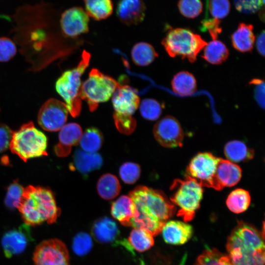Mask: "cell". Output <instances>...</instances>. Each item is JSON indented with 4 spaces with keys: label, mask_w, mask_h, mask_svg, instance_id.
I'll list each match as a JSON object with an SVG mask.
<instances>
[{
    "label": "cell",
    "mask_w": 265,
    "mask_h": 265,
    "mask_svg": "<svg viewBox=\"0 0 265 265\" xmlns=\"http://www.w3.org/2000/svg\"><path fill=\"white\" fill-rule=\"evenodd\" d=\"M226 248L233 265H265L264 234L250 224L238 222Z\"/></svg>",
    "instance_id": "1"
},
{
    "label": "cell",
    "mask_w": 265,
    "mask_h": 265,
    "mask_svg": "<svg viewBox=\"0 0 265 265\" xmlns=\"http://www.w3.org/2000/svg\"><path fill=\"white\" fill-rule=\"evenodd\" d=\"M25 224L35 226L46 222L53 224L60 214L53 192L41 186H29L17 208Z\"/></svg>",
    "instance_id": "2"
},
{
    "label": "cell",
    "mask_w": 265,
    "mask_h": 265,
    "mask_svg": "<svg viewBox=\"0 0 265 265\" xmlns=\"http://www.w3.org/2000/svg\"><path fill=\"white\" fill-rule=\"evenodd\" d=\"M90 57V54L84 50L77 66L65 71L55 83L56 92L64 100L68 112L74 117L79 116L81 111V77L89 65Z\"/></svg>",
    "instance_id": "3"
},
{
    "label": "cell",
    "mask_w": 265,
    "mask_h": 265,
    "mask_svg": "<svg viewBox=\"0 0 265 265\" xmlns=\"http://www.w3.org/2000/svg\"><path fill=\"white\" fill-rule=\"evenodd\" d=\"M134 209L165 223L176 212L177 208L161 191L139 186L129 194Z\"/></svg>",
    "instance_id": "4"
},
{
    "label": "cell",
    "mask_w": 265,
    "mask_h": 265,
    "mask_svg": "<svg viewBox=\"0 0 265 265\" xmlns=\"http://www.w3.org/2000/svg\"><path fill=\"white\" fill-rule=\"evenodd\" d=\"M172 194L170 200L178 207L177 215L185 222L191 220L200 207L203 197V186L187 176L184 180L175 179L170 186Z\"/></svg>",
    "instance_id": "5"
},
{
    "label": "cell",
    "mask_w": 265,
    "mask_h": 265,
    "mask_svg": "<svg viewBox=\"0 0 265 265\" xmlns=\"http://www.w3.org/2000/svg\"><path fill=\"white\" fill-rule=\"evenodd\" d=\"M47 138L45 134L29 122L13 132L9 148L24 161L33 158L47 156Z\"/></svg>",
    "instance_id": "6"
},
{
    "label": "cell",
    "mask_w": 265,
    "mask_h": 265,
    "mask_svg": "<svg viewBox=\"0 0 265 265\" xmlns=\"http://www.w3.org/2000/svg\"><path fill=\"white\" fill-rule=\"evenodd\" d=\"M161 44L170 56H179L192 63L196 61L197 54L207 43L190 30L176 28L167 32Z\"/></svg>",
    "instance_id": "7"
},
{
    "label": "cell",
    "mask_w": 265,
    "mask_h": 265,
    "mask_svg": "<svg viewBox=\"0 0 265 265\" xmlns=\"http://www.w3.org/2000/svg\"><path fill=\"white\" fill-rule=\"evenodd\" d=\"M119 85L112 77L93 68L88 79L81 84L80 98L87 102L90 111L93 112L97 108L99 103L109 99Z\"/></svg>",
    "instance_id": "8"
},
{
    "label": "cell",
    "mask_w": 265,
    "mask_h": 265,
    "mask_svg": "<svg viewBox=\"0 0 265 265\" xmlns=\"http://www.w3.org/2000/svg\"><path fill=\"white\" fill-rule=\"evenodd\" d=\"M220 158L211 153H200L194 157L187 167V175L203 187L214 188L215 175Z\"/></svg>",
    "instance_id": "9"
},
{
    "label": "cell",
    "mask_w": 265,
    "mask_h": 265,
    "mask_svg": "<svg viewBox=\"0 0 265 265\" xmlns=\"http://www.w3.org/2000/svg\"><path fill=\"white\" fill-rule=\"evenodd\" d=\"M35 265H69V255L65 243L57 238L41 242L33 255Z\"/></svg>",
    "instance_id": "10"
},
{
    "label": "cell",
    "mask_w": 265,
    "mask_h": 265,
    "mask_svg": "<svg viewBox=\"0 0 265 265\" xmlns=\"http://www.w3.org/2000/svg\"><path fill=\"white\" fill-rule=\"evenodd\" d=\"M68 113L65 103L52 98L47 100L40 108L38 114V122L44 130L56 132L65 125Z\"/></svg>",
    "instance_id": "11"
},
{
    "label": "cell",
    "mask_w": 265,
    "mask_h": 265,
    "mask_svg": "<svg viewBox=\"0 0 265 265\" xmlns=\"http://www.w3.org/2000/svg\"><path fill=\"white\" fill-rule=\"evenodd\" d=\"M156 140L167 148L181 147L184 132L178 120L172 116H166L158 121L153 128Z\"/></svg>",
    "instance_id": "12"
},
{
    "label": "cell",
    "mask_w": 265,
    "mask_h": 265,
    "mask_svg": "<svg viewBox=\"0 0 265 265\" xmlns=\"http://www.w3.org/2000/svg\"><path fill=\"white\" fill-rule=\"evenodd\" d=\"M89 16L82 7L74 6L65 10L60 19L62 33L66 37H77L89 30Z\"/></svg>",
    "instance_id": "13"
},
{
    "label": "cell",
    "mask_w": 265,
    "mask_h": 265,
    "mask_svg": "<svg viewBox=\"0 0 265 265\" xmlns=\"http://www.w3.org/2000/svg\"><path fill=\"white\" fill-rule=\"evenodd\" d=\"M32 240L29 227L26 224L7 231L1 240L5 256L10 258L22 253Z\"/></svg>",
    "instance_id": "14"
},
{
    "label": "cell",
    "mask_w": 265,
    "mask_h": 265,
    "mask_svg": "<svg viewBox=\"0 0 265 265\" xmlns=\"http://www.w3.org/2000/svg\"><path fill=\"white\" fill-rule=\"evenodd\" d=\"M113 115L132 116L138 108L140 98L135 91L127 85H119L112 95Z\"/></svg>",
    "instance_id": "15"
},
{
    "label": "cell",
    "mask_w": 265,
    "mask_h": 265,
    "mask_svg": "<svg viewBox=\"0 0 265 265\" xmlns=\"http://www.w3.org/2000/svg\"><path fill=\"white\" fill-rule=\"evenodd\" d=\"M242 176V171L237 164L227 159L220 158L215 175L214 188L220 190L224 187L237 185Z\"/></svg>",
    "instance_id": "16"
},
{
    "label": "cell",
    "mask_w": 265,
    "mask_h": 265,
    "mask_svg": "<svg viewBox=\"0 0 265 265\" xmlns=\"http://www.w3.org/2000/svg\"><path fill=\"white\" fill-rule=\"evenodd\" d=\"M146 6L143 0H120L116 14L121 22L127 25L142 22L145 16Z\"/></svg>",
    "instance_id": "17"
},
{
    "label": "cell",
    "mask_w": 265,
    "mask_h": 265,
    "mask_svg": "<svg viewBox=\"0 0 265 265\" xmlns=\"http://www.w3.org/2000/svg\"><path fill=\"white\" fill-rule=\"evenodd\" d=\"M59 141L54 147L57 156L65 157L71 152L72 147L77 145L82 134L81 127L75 123L65 125L60 130Z\"/></svg>",
    "instance_id": "18"
},
{
    "label": "cell",
    "mask_w": 265,
    "mask_h": 265,
    "mask_svg": "<svg viewBox=\"0 0 265 265\" xmlns=\"http://www.w3.org/2000/svg\"><path fill=\"white\" fill-rule=\"evenodd\" d=\"M165 242L172 245H181L187 241L193 233L192 226L178 220L165 222L161 230Z\"/></svg>",
    "instance_id": "19"
},
{
    "label": "cell",
    "mask_w": 265,
    "mask_h": 265,
    "mask_svg": "<svg viewBox=\"0 0 265 265\" xmlns=\"http://www.w3.org/2000/svg\"><path fill=\"white\" fill-rule=\"evenodd\" d=\"M91 233L98 242L109 243L116 241L120 232L116 223L107 217L97 219L91 228Z\"/></svg>",
    "instance_id": "20"
},
{
    "label": "cell",
    "mask_w": 265,
    "mask_h": 265,
    "mask_svg": "<svg viewBox=\"0 0 265 265\" xmlns=\"http://www.w3.org/2000/svg\"><path fill=\"white\" fill-rule=\"evenodd\" d=\"M103 163V158L97 153H89L82 150L77 149L73 156V167L81 174L86 175L101 168Z\"/></svg>",
    "instance_id": "21"
},
{
    "label": "cell",
    "mask_w": 265,
    "mask_h": 265,
    "mask_svg": "<svg viewBox=\"0 0 265 265\" xmlns=\"http://www.w3.org/2000/svg\"><path fill=\"white\" fill-rule=\"evenodd\" d=\"M255 40L253 26L245 23H240L236 30L231 35L233 47L241 53L251 51Z\"/></svg>",
    "instance_id": "22"
},
{
    "label": "cell",
    "mask_w": 265,
    "mask_h": 265,
    "mask_svg": "<svg viewBox=\"0 0 265 265\" xmlns=\"http://www.w3.org/2000/svg\"><path fill=\"white\" fill-rule=\"evenodd\" d=\"M134 207L129 196L122 195L111 206L112 216L125 226H132Z\"/></svg>",
    "instance_id": "23"
},
{
    "label": "cell",
    "mask_w": 265,
    "mask_h": 265,
    "mask_svg": "<svg viewBox=\"0 0 265 265\" xmlns=\"http://www.w3.org/2000/svg\"><path fill=\"white\" fill-rule=\"evenodd\" d=\"M171 87L173 91L178 94L182 96L191 95L197 89L196 80L191 73L182 71L173 77Z\"/></svg>",
    "instance_id": "24"
},
{
    "label": "cell",
    "mask_w": 265,
    "mask_h": 265,
    "mask_svg": "<svg viewBox=\"0 0 265 265\" xmlns=\"http://www.w3.org/2000/svg\"><path fill=\"white\" fill-rule=\"evenodd\" d=\"M224 152L227 159L234 163L245 161L253 158L254 151L243 142L232 140L225 146Z\"/></svg>",
    "instance_id": "25"
},
{
    "label": "cell",
    "mask_w": 265,
    "mask_h": 265,
    "mask_svg": "<svg viewBox=\"0 0 265 265\" xmlns=\"http://www.w3.org/2000/svg\"><path fill=\"white\" fill-rule=\"evenodd\" d=\"M202 57L207 62L219 65L228 58L229 52L226 46L220 40H212L204 48Z\"/></svg>",
    "instance_id": "26"
},
{
    "label": "cell",
    "mask_w": 265,
    "mask_h": 265,
    "mask_svg": "<svg viewBox=\"0 0 265 265\" xmlns=\"http://www.w3.org/2000/svg\"><path fill=\"white\" fill-rule=\"evenodd\" d=\"M85 10L89 17L95 20H105L113 10L112 0H83Z\"/></svg>",
    "instance_id": "27"
},
{
    "label": "cell",
    "mask_w": 265,
    "mask_h": 265,
    "mask_svg": "<svg viewBox=\"0 0 265 265\" xmlns=\"http://www.w3.org/2000/svg\"><path fill=\"white\" fill-rule=\"evenodd\" d=\"M97 189L99 195L106 200L116 197L121 190V185L117 178L114 175L106 173L99 179Z\"/></svg>",
    "instance_id": "28"
},
{
    "label": "cell",
    "mask_w": 265,
    "mask_h": 265,
    "mask_svg": "<svg viewBox=\"0 0 265 265\" xmlns=\"http://www.w3.org/2000/svg\"><path fill=\"white\" fill-rule=\"evenodd\" d=\"M131 55L135 64L145 66L153 62L158 56V54L151 44L141 42L136 44L132 47Z\"/></svg>",
    "instance_id": "29"
},
{
    "label": "cell",
    "mask_w": 265,
    "mask_h": 265,
    "mask_svg": "<svg viewBox=\"0 0 265 265\" xmlns=\"http://www.w3.org/2000/svg\"><path fill=\"white\" fill-rule=\"evenodd\" d=\"M250 202L249 193L243 189L237 188L230 193L226 203L231 212L235 213H240L247 209Z\"/></svg>",
    "instance_id": "30"
},
{
    "label": "cell",
    "mask_w": 265,
    "mask_h": 265,
    "mask_svg": "<svg viewBox=\"0 0 265 265\" xmlns=\"http://www.w3.org/2000/svg\"><path fill=\"white\" fill-rule=\"evenodd\" d=\"M103 139V134L99 129L90 127L82 134L79 143L82 150L95 153L102 147Z\"/></svg>",
    "instance_id": "31"
},
{
    "label": "cell",
    "mask_w": 265,
    "mask_h": 265,
    "mask_svg": "<svg viewBox=\"0 0 265 265\" xmlns=\"http://www.w3.org/2000/svg\"><path fill=\"white\" fill-rule=\"evenodd\" d=\"M153 236L143 229L134 228L131 232L127 242L131 248L142 252L149 249L154 245Z\"/></svg>",
    "instance_id": "32"
},
{
    "label": "cell",
    "mask_w": 265,
    "mask_h": 265,
    "mask_svg": "<svg viewBox=\"0 0 265 265\" xmlns=\"http://www.w3.org/2000/svg\"><path fill=\"white\" fill-rule=\"evenodd\" d=\"M194 265H233L228 256L215 249H206Z\"/></svg>",
    "instance_id": "33"
},
{
    "label": "cell",
    "mask_w": 265,
    "mask_h": 265,
    "mask_svg": "<svg viewBox=\"0 0 265 265\" xmlns=\"http://www.w3.org/2000/svg\"><path fill=\"white\" fill-rule=\"evenodd\" d=\"M162 109L161 104L158 101L151 98L143 99L139 106L141 116L150 121L157 120L161 114Z\"/></svg>",
    "instance_id": "34"
},
{
    "label": "cell",
    "mask_w": 265,
    "mask_h": 265,
    "mask_svg": "<svg viewBox=\"0 0 265 265\" xmlns=\"http://www.w3.org/2000/svg\"><path fill=\"white\" fill-rule=\"evenodd\" d=\"M92 246V238L85 232H80L73 238L72 248L74 252L78 256L86 255L91 250Z\"/></svg>",
    "instance_id": "35"
},
{
    "label": "cell",
    "mask_w": 265,
    "mask_h": 265,
    "mask_svg": "<svg viewBox=\"0 0 265 265\" xmlns=\"http://www.w3.org/2000/svg\"><path fill=\"white\" fill-rule=\"evenodd\" d=\"M141 173L140 166L135 163L127 162L119 168V175L122 180L128 184H133L139 179Z\"/></svg>",
    "instance_id": "36"
},
{
    "label": "cell",
    "mask_w": 265,
    "mask_h": 265,
    "mask_svg": "<svg viewBox=\"0 0 265 265\" xmlns=\"http://www.w3.org/2000/svg\"><path fill=\"white\" fill-rule=\"evenodd\" d=\"M178 6L181 14L188 18H196L203 10L201 0H180Z\"/></svg>",
    "instance_id": "37"
},
{
    "label": "cell",
    "mask_w": 265,
    "mask_h": 265,
    "mask_svg": "<svg viewBox=\"0 0 265 265\" xmlns=\"http://www.w3.org/2000/svg\"><path fill=\"white\" fill-rule=\"evenodd\" d=\"M24 190V188L18 183V181H14L7 188L4 200L5 205L10 209H17Z\"/></svg>",
    "instance_id": "38"
},
{
    "label": "cell",
    "mask_w": 265,
    "mask_h": 265,
    "mask_svg": "<svg viewBox=\"0 0 265 265\" xmlns=\"http://www.w3.org/2000/svg\"><path fill=\"white\" fill-rule=\"evenodd\" d=\"M229 0H210L209 10L214 19L219 20L226 17L230 10Z\"/></svg>",
    "instance_id": "39"
},
{
    "label": "cell",
    "mask_w": 265,
    "mask_h": 265,
    "mask_svg": "<svg viewBox=\"0 0 265 265\" xmlns=\"http://www.w3.org/2000/svg\"><path fill=\"white\" fill-rule=\"evenodd\" d=\"M236 9L242 13L253 14L264 5L265 0H233Z\"/></svg>",
    "instance_id": "40"
},
{
    "label": "cell",
    "mask_w": 265,
    "mask_h": 265,
    "mask_svg": "<svg viewBox=\"0 0 265 265\" xmlns=\"http://www.w3.org/2000/svg\"><path fill=\"white\" fill-rule=\"evenodd\" d=\"M116 127L121 133L125 134H131L136 126L135 119L132 116L113 115Z\"/></svg>",
    "instance_id": "41"
},
{
    "label": "cell",
    "mask_w": 265,
    "mask_h": 265,
    "mask_svg": "<svg viewBox=\"0 0 265 265\" xmlns=\"http://www.w3.org/2000/svg\"><path fill=\"white\" fill-rule=\"evenodd\" d=\"M16 52L15 44L10 39L0 37V62L9 61L15 56Z\"/></svg>",
    "instance_id": "42"
},
{
    "label": "cell",
    "mask_w": 265,
    "mask_h": 265,
    "mask_svg": "<svg viewBox=\"0 0 265 265\" xmlns=\"http://www.w3.org/2000/svg\"><path fill=\"white\" fill-rule=\"evenodd\" d=\"M13 131L6 125L0 124V153L9 147Z\"/></svg>",
    "instance_id": "43"
},
{
    "label": "cell",
    "mask_w": 265,
    "mask_h": 265,
    "mask_svg": "<svg viewBox=\"0 0 265 265\" xmlns=\"http://www.w3.org/2000/svg\"><path fill=\"white\" fill-rule=\"evenodd\" d=\"M250 84L255 86V97L258 103L264 107V92L265 84L263 80L256 79L252 80L250 82Z\"/></svg>",
    "instance_id": "44"
},
{
    "label": "cell",
    "mask_w": 265,
    "mask_h": 265,
    "mask_svg": "<svg viewBox=\"0 0 265 265\" xmlns=\"http://www.w3.org/2000/svg\"><path fill=\"white\" fill-rule=\"evenodd\" d=\"M202 24L204 28L209 31L212 40L216 39L218 34L222 31L219 26V20L215 19L206 20Z\"/></svg>",
    "instance_id": "45"
},
{
    "label": "cell",
    "mask_w": 265,
    "mask_h": 265,
    "mask_svg": "<svg viewBox=\"0 0 265 265\" xmlns=\"http://www.w3.org/2000/svg\"><path fill=\"white\" fill-rule=\"evenodd\" d=\"M256 47L258 53L262 55H265V32L263 31L258 36L256 41Z\"/></svg>",
    "instance_id": "46"
}]
</instances>
